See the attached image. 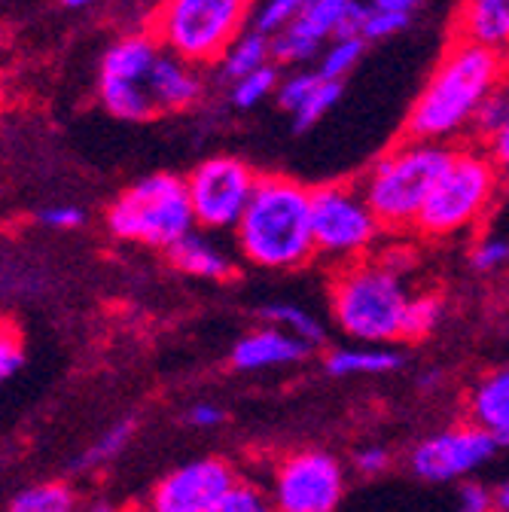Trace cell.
<instances>
[{"label":"cell","mask_w":509,"mask_h":512,"mask_svg":"<svg viewBox=\"0 0 509 512\" xmlns=\"http://www.w3.org/2000/svg\"><path fill=\"white\" fill-rule=\"evenodd\" d=\"M503 80L509 77L500 49L455 37L409 107L406 138L436 144L470 138L479 107Z\"/></svg>","instance_id":"cell-1"},{"label":"cell","mask_w":509,"mask_h":512,"mask_svg":"<svg viewBox=\"0 0 509 512\" xmlns=\"http://www.w3.org/2000/svg\"><path fill=\"white\" fill-rule=\"evenodd\" d=\"M412 263L403 247L363 256L339 266L330 284L333 324L354 342L391 345L403 339V317L409 308Z\"/></svg>","instance_id":"cell-2"},{"label":"cell","mask_w":509,"mask_h":512,"mask_svg":"<svg viewBox=\"0 0 509 512\" xmlns=\"http://www.w3.org/2000/svg\"><path fill=\"white\" fill-rule=\"evenodd\" d=\"M238 253L266 272H296L308 266L314 250L311 186L287 174H260L253 199L235 226Z\"/></svg>","instance_id":"cell-3"},{"label":"cell","mask_w":509,"mask_h":512,"mask_svg":"<svg viewBox=\"0 0 509 512\" xmlns=\"http://www.w3.org/2000/svg\"><path fill=\"white\" fill-rule=\"evenodd\" d=\"M452 153V144L406 138L369 165L357 186L385 232H415L418 214Z\"/></svg>","instance_id":"cell-4"},{"label":"cell","mask_w":509,"mask_h":512,"mask_svg":"<svg viewBox=\"0 0 509 512\" xmlns=\"http://www.w3.org/2000/svg\"><path fill=\"white\" fill-rule=\"evenodd\" d=\"M107 229L119 241L168 253L177 241L199 229L193 202H189L186 177H177L171 171H153L135 180L107 208Z\"/></svg>","instance_id":"cell-5"},{"label":"cell","mask_w":509,"mask_h":512,"mask_svg":"<svg viewBox=\"0 0 509 512\" xmlns=\"http://www.w3.org/2000/svg\"><path fill=\"white\" fill-rule=\"evenodd\" d=\"M500 180L503 177L485 150L479 147L455 150L418 214L415 232L430 241L470 232L491 211Z\"/></svg>","instance_id":"cell-6"},{"label":"cell","mask_w":509,"mask_h":512,"mask_svg":"<svg viewBox=\"0 0 509 512\" xmlns=\"http://www.w3.org/2000/svg\"><path fill=\"white\" fill-rule=\"evenodd\" d=\"M253 0H159L153 34L165 52L199 68H214L223 52L250 28Z\"/></svg>","instance_id":"cell-7"},{"label":"cell","mask_w":509,"mask_h":512,"mask_svg":"<svg viewBox=\"0 0 509 512\" xmlns=\"http://www.w3.org/2000/svg\"><path fill=\"white\" fill-rule=\"evenodd\" d=\"M311 229L317 256L336 266L372 256L385 235V226L369 208L360 186L351 183H324L311 189Z\"/></svg>","instance_id":"cell-8"},{"label":"cell","mask_w":509,"mask_h":512,"mask_svg":"<svg viewBox=\"0 0 509 512\" xmlns=\"http://www.w3.org/2000/svg\"><path fill=\"white\" fill-rule=\"evenodd\" d=\"M162 55V43L153 31H135L116 37L98 61V104L119 122H147L156 107L147 92V80Z\"/></svg>","instance_id":"cell-9"},{"label":"cell","mask_w":509,"mask_h":512,"mask_svg":"<svg viewBox=\"0 0 509 512\" xmlns=\"http://www.w3.org/2000/svg\"><path fill=\"white\" fill-rule=\"evenodd\" d=\"M260 174L238 156H211L186 174L189 202L196 226L205 232H235L241 223Z\"/></svg>","instance_id":"cell-10"},{"label":"cell","mask_w":509,"mask_h":512,"mask_svg":"<svg viewBox=\"0 0 509 512\" xmlns=\"http://www.w3.org/2000/svg\"><path fill=\"white\" fill-rule=\"evenodd\" d=\"M275 512H336L345 500V467L321 448L284 455L272 470Z\"/></svg>","instance_id":"cell-11"},{"label":"cell","mask_w":509,"mask_h":512,"mask_svg":"<svg viewBox=\"0 0 509 512\" xmlns=\"http://www.w3.org/2000/svg\"><path fill=\"white\" fill-rule=\"evenodd\" d=\"M497 439L473 421L455 424L424 436L409 455V467L424 482H458L488 464L497 452Z\"/></svg>","instance_id":"cell-12"},{"label":"cell","mask_w":509,"mask_h":512,"mask_svg":"<svg viewBox=\"0 0 509 512\" xmlns=\"http://www.w3.org/2000/svg\"><path fill=\"white\" fill-rule=\"evenodd\" d=\"M363 0H308L302 16L272 37L275 43V61L278 64H308L317 61L321 49L342 34L360 37L363 22Z\"/></svg>","instance_id":"cell-13"},{"label":"cell","mask_w":509,"mask_h":512,"mask_svg":"<svg viewBox=\"0 0 509 512\" xmlns=\"http://www.w3.org/2000/svg\"><path fill=\"white\" fill-rule=\"evenodd\" d=\"M235 482L238 473L223 458L186 461L153 485L144 512H208Z\"/></svg>","instance_id":"cell-14"},{"label":"cell","mask_w":509,"mask_h":512,"mask_svg":"<svg viewBox=\"0 0 509 512\" xmlns=\"http://www.w3.org/2000/svg\"><path fill=\"white\" fill-rule=\"evenodd\" d=\"M205 89L208 83L199 64L162 49L156 68L147 80V92H150L156 113H180V110L196 107L205 98Z\"/></svg>","instance_id":"cell-15"},{"label":"cell","mask_w":509,"mask_h":512,"mask_svg":"<svg viewBox=\"0 0 509 512\" xmlns=\"http://www.w3.org/2000/svg\"><path fill=\"white\" fill-rule=\"evenodd\" d=\"M308 345L272 324L253 330L247 336H241L232 345V366L238 372H266V369H278V366H293L299 360L308 357Z\"/></svg>","instance_id":"cell-16"},{"label":"cell","mask_w":509,"mask_h":512,"mask_svg":"<svg viewBox=\"0 0 509 512\" xmlns=\"http://www.w3.org/2000/svg\"><path fill=\"white\" fill-rule=\"evenodd\" d=\"M168 260L177 272L199 278V281H229L235 275L232 253L214 238V232L193 229L183 241L168 250Z\"/></svg>","instance_id":"cell-17"},{"label":"cell","mask_w":509,"mask_h":512,"mask_svg":"<svg viewBox=\"0 0 509 512\" xmlns=\"http://www.w3.org/2000/svg\"><path fill=\"white\" fill-rule=\"evenodd\" d=\"M467 415L488 430L497 445H509V366L485 372L467 394Z\"/></svg>","instance_id":"cell-18"},{"label":"cell","mask_w":509,"mask_h":512,"mask_svg":"<svg viewBox=\"0 0 509 512\" xmlns=\"http://www.w3.org/2000/svg\"><path fill=\"white\" fill-rule=\"evenodd\" d=\"M458 37L506 52L509 49V0H464L458 10Z\"/></svg>","instance_id":"cell-19"},{"label":"cell","mask_w":509,"mask_h":512,"mask_svg":"<svg viewBox=\"0 0 509 512\" xmlns=\"http://www.w3.org/2000/svg\"><path fill=\"white\" fill-rule=\"evenodd\" d=\"M403 366L400 351L391 345H342L327 354V372L336 378H369L388 375Z\"/></svg>","instance_id":"cell-20"},{"label":"cell","mask_w":509,"mask_h":512,"mask_svg":"<svg viewBox=\"0 0 509 512\" xmlns=\"http://www.w3.org/2000/svg\"><path fill=\"white\" fill-rule=\"evenodd\" d=\"M272 61H275V43H272V37L263 34V31H257V28H247L223 52V58L214 64V71H217V80L223 86H229V83H235V80H241V77H247L253 71L266 68V64H272Z\"/></svg>","instance_id":"cell-21"},{"label":"cell","mask_w":509,"mask_h":512,"mask_svg":"<svg viewBox=\"0 0 509 512\" xmlns=\"http://www.w3.org/2000/svg\"><path fill=\"white\" fill-rule=\"evenodd\" d=\"M263 317H266V324L302 339L308 348L321 345L327 339L324 320L317 314H311L308 308L296 305V302H269V305H263Z\"/></svg>","instance_id":"cell-22"},{"label":"cell","mask_w":509,"mask_h":512,"mask_svg":"<svg viewBox=\"0 0 509 512\" xmlns=\"http://www.w3.org/2000/svg\"><path fill=\"white\" fill-rule=\"evenodd\" d=\"M281 77H284V74H281V68H278V61H272V64H266V68H260V71H253V74H247V77L229 83V86H226V104H229L232 110H241V113L257 110L260 104H266L269 98L278 95Z\"/></svg>","instance_id":"cell-23"},{"label":"cell","mask_w":509,"mask_h":512,"mask_svg":"<svg viewBox=\"0 0 509 512\" xmlns=\"http://www.w3.org/2000/svg\"><path fill=\"white\" fill-rule=\"evenodd\" d=\"M366 52V40L357 37V34H342V37H333L321 55L314 61V71L321 74L324 80H333V83H345V77H351L357 71V64Z\"/></svg>","instance_id":"cell-24"},{"label":"cell","mask_w":509,"mask_h":512,"mask_svg":"<svg viewBox=\"0 0 509 512\" xmlns=\"http://www.w3.org/2000/svg\"><path fill=\"white\" fill-rule=\"evenodd\" d=\"M7 512H77V494L65 482H40L19 491Z\"/></svg>","instance_id":"cell-25"},{"label":"cell","mask_w":509,"mask_h":512,"mask_svg":"<svg viewBox=\"0 0 509 512\" xmlns=\"http://www.w3.org/2000/svg\"><path fill=\"white\" fill-rule=\"evenodd\" d=\"M132 436H135V421H132V418L110 424V427L86 448V452L77 458V467H80V470H95V467H104V464L116 461V458L125 452V448H129Z\"/></svg>","instance_id":"cell-26"},{"label":"cell","mask_w":509,"mask_h":512,"mask_svg":"<svg viewBox=\"0 0 509 512\" xmlns=\"http://www.w3.org/2000/svg\"><path fill=\"white\" fill-rule=\"evenodd\" d=\"M342 98V83H333V80H317L314 89L302 98V104L290 113L293 119V128L296 132H308V128H314L317 122H321Z\"/></svg>","instance_id":"cell-27"},{"label":"cell","mask_w":509,"mask_h":512,"mask_svg":"<svg viewBox=\"0 0 509 512\" xmlns=\"http://www.w3.org/2000/svg\"><path fill=\"white\" fill-rule=\"evenodd\" d=\"M442 320V299L436 293H418L409 299L406 317H403V339L421 342L427 339Z\"/></svg>","instance_id":"cell-28"},{"label":"cell","mask_w":509,"mask_h":512,"mask_svg":"<svg viewBox=\"0 0 509 512\" xmlns=\"http://www.w3.org/2000/svg\"><path fill=\"white\" fill-rule=\"evenodd\" d=\"M305 4L308 0H257L250 28H257L269 37H278L281 31H287L302 16Z\"/></svg>","instance_id":"cell-29"},{"label":"cell","mask_w":509,"mask_h":512,"mask_svg":"<svg viewBox=\"0 0 509 512\" xmlns=\"http://www.w3.org/2000/svg\"><path fill=\"white\" fill-rule=\"evenodd\" d=\"M208 512H275L269 488L250 482V479H238Z\"/></svg>","instance_id":"cell-30"},{"label":"cell","mask_w":509,"mask_h":512,"mask_svg":"<svg viewBox=\"0 0 509 512\" xmlns=\"http://www.w3.org/2000/svg\"><path fill=\"white\" fill-rule=\"evenodd\" d=\"M506 116H509V80H503L488 98H485V104L479 107V113H476V119H473V128H470V138L476 141V144H485L497 128L506 122Z\"/></svg>","instance_id":"cell-31"},{"label":"cell","mask_w":509,"mask_h":512,"mask_svg":"<svg viewBox=\"0 0 509 512\" xmlns=\"http://www.w3.org/2000/svg\"><path fill=\"white\" fill-rule=\"evenodd\" d=\"M470 263L476 272H497L500 266L509 263V238L497 235V232L476 238V244L470 250Z\"/></svg>","instance_id":"cell-32"},{"label":"cell","mask_w":509,"mask_h":512,"mask_svg":"<svg viewBox=\"0 0 509 512\" xmlns=\"http://www.w3.org/2000/svg\"><path fill=\"white\" fill-rule=\"evenodd\" d=\"M37 223L52 232H74V229L86 226V211L74 202H52L37 211Z\"/></svg>","instance_id":"cell-33"},{"label":"cell","mask_w":509,"mask_h":512,"mask_svg":"<svg viewBox=\"0 0 509 512\" xmlns=\"http://www.w3.org/2000/svg\"><path fill=\"white\" fill-rule=\"evenodd\" d=\"M22 366H25V342H22V336L10 324H0V384H7L10 378H16Z\"/></svg>","instance_id":"cell-34"},{"label":"cell","mask_w":509,"mask_h":512,"mask_svg":"<svg viewBox=\"0 0 509 512\" xmlns=\"http://www.w3.org/2000/svg\"><path fill=\"white\" fill-rule=\"evenodd\" d=\"M391 464H394V458L385 445H363L354 452V470L360 476H381L391 470Z\"/></svg>","instance_id":"cell-35"},{"label":"cell","mask_w":509,"mask_h":512,"mask_svg":"<svg viewBox=\"0 0 509 512\" xmlns=\"http://www.w3.org/2000/svg\"><path fill=\"white\" fill-rule=\"evenodd\" d=\"M458 512H497L494 491H488L479 482H464L458 491Z\"/></svg>","instance_id":"cell-36"},{"label":"cell","mask_w":509,"mask_h":512,"mask_svg":"<svg viewBox=\"0 0 509 512\" xmlns=\"http://www.w3.org/2000/svg\"><path fill=\"white\" fill-rule=\"evenodd\" d=\"M482 147H485V153L491 156V162L497 165L500 177L509 180V116H506V122L497 128V132H494Z\"/></svg>","instance_id":"cell-37"},{"label":"cell","mask_w":509,"mask_h":512,"mask_svg":"<svg viewBox=\"0 0 509 512\" xmlns=\"http://www.w3.org/2000/svg\"><path fill=\"white\" fill-rule=\"evenodd\" d=\"M223 418H226L223 409L214 406V403H196V406H189V412H186V424H193L199 430H211V427L223 424Z\"/></svg>","instance_id":"cell-38"},{"label":"cell","mask_w":509,"mask_h":512,"mask_svg":"<svg viewBox=\"0 0 509 512\" xmlns=\"http://www.w3.org/2000/svg\"><path fill=\"white\" fill-rule=\"evenodd\" d=\"M424 0H366V7L378 10V13H391V16H406L412 19L421 10Z\"/></svg>","instance_id":"cell-39"},{"label":"cell","mask_w":509,"mask_h":512,"mask_svg":"<svg viewBox=\"0 0 509 512\" xmlns=\"http://www.w3.org/2000/svg\"><path fill=\"white\" fill-rule=\"evenodd\" d=\"M494 509L497 512H509V479L494 488Z\"/></svg>","instance_id":"cell-40"},{"label":"cell","mask_w":509,"mask_h":512,"mask_svg":"<svg viewBox=\"0 0 509 512\" xmlns=\"http://www.w3.org/2000/svg\"><path fill=\"white\" fill-rule=\"evenodd\" d=\"M95 4L98 0H61V7H68V10H89Z\"/></svg>","instance_id":"cell-41"},{"label":"cell","mask_w":509,"mask_h":512,"mask_svg":"<svg viewBox=\"0 0 509 512\" xmlns=\"http://www.w3.org/2000/svg\"><path fill=\"white\" fill-rule=\"evenodd\" d=\"M86 512H116V509H113L110 503H95V506H89Z\"/></svg>","instance_id":"cell-42"}]
</instances>
